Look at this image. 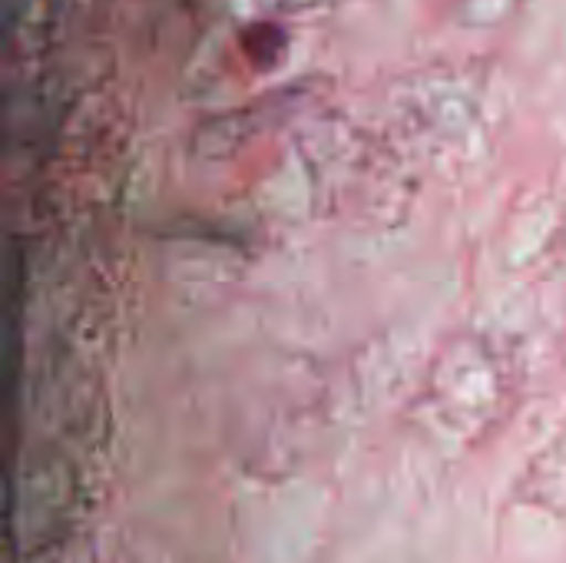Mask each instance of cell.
<instances>
[{
	"mask_svg": "<svg viewBox=\"0 0 566 563\" xmlns=\"http://www.w3.org/2000/svg\"><path fill=\"white\" fill-rule=\"evenodd\" d=\"M517 392L521 362L514 348L491 335H461L434 355L418 408L441 441L474 448L507 421Z\"/></svg>",
	"mask_w": 566,
	"mask_h": 563,
	"instance_id": "obj_1",
	"label": "cell"
},
{
	"mask_svg": "<svg viewBox=\"0 0 566 563\" xmlns=\"http://www.w3.org/2000/svg\"><path fill=\"white\" fill-rule=\"evenodd\" d=\"M348 0H279L282 13H315V10H335Z\"/></svg>",
	"mask_w": 566,
	"mask_h": 563,
	"instance_id": "obj_2",
	"label": "cell"
}]
</instances>
